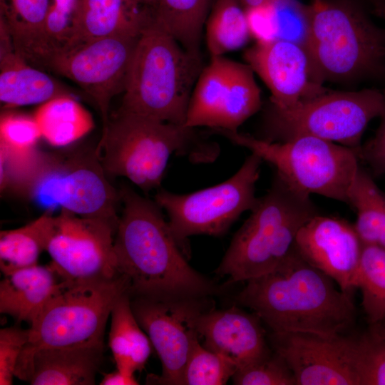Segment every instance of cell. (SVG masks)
<instances>
[{"mask_svg":"<svg viewBox=\"0 0 385 385\" xmlns=\"http://www.w3.org/2000/svg\"><path fill=\"white\" fill-rule=\"evenodd\" d=\"M119 195L123 208L113 248L130 297H207L220 292L188 264L155 201L127 186Z\"/></svg>","mask_w":385,"mask_h":385,"instance_id":"cell-1","label":"cell"},{"mask_svg":"<svg viewBox=\"0 0 385 385\" xmlns=\"http://www.w3.org/2000/svg\"><path fill=\"white\" fill-rule=\"evenodd\" d=\"M307 50L319 81L353 83L385 74V29L354 0H312Z\"/></svg>","mask_w":385,"mask_h":385,"instance_id":"cell-5","label":"cell"},{"mask_svg":"<svg viewBox=\"0 0 385 385\" xmlns=\"http://www.w3.org/2000/svg\"><path fill=\"white\" fill-rule=\"evenodd\" d=\"M41 137L34 117L14 112L1 114L0 147L12 152H26L36 148Z\"/></svg>","mask_w":385,"mask_h":385,"instance_id":"cell-39","label":"cell"},{"mask_svg":"<svg viewBox=\"0 0 385 385\" xmlns=\"http://www.w3.org/2000/svg\"><path fill=\"white\" fill-rule=\"evenodd\" d=\"M259 319L256 314L235 307L222 310L213 308L200 317V341L205 348L225 356L239 369L268 351Z\"/></svg>","mask_w":385,"mask_h":385,"instance_id":"cell-18","label":"cell"},{"mask_svg":"<svg viewBox=\"0 0 385 385\" xmlns=\"http://www.w3.org/2000/svg\"><path fill=\"white\" fill-rule=\"evenodd\" d=\"M53 210H47L29 224L0 232V269L4 275L38 264L46 251L54 225Z\"/></svg>","mask_w":385,"mask_h":385,"instance_id":"cell-26","label":"cell"},{"mask_svg":"<svg viewBox=\"0 0 385 385\" xmlns=\"http://www.w3.org/2000/svg\"><path fill=\"white\" fill-rule=\"evenodd\" d=\"M375 326L376 328H378L379 330L385 333V320L383 322H381L379 323L371 324Z\"/></svg>","mask_w":385,"mask_h":385,"instance_id":"cell-47","label":"cell"},{"mask_svg":"<svg viewBox=\"0 0 385 385\" xmlns=\"http://www.w3.org/2000/svg\"><path fill=\"white\" fill-rule=\"evenodd\" d=\"M101 385H137L138 381L134 375H129L117 369L113 372L105 374L100 383Z\"/></svg>","mask_w":385,"mask_h":385,"instance_id":"cell-43","label":"cell"},{"mask_svg":"<svg viewBox=\"0 0 385 385\" xmlns=\"http://www.w3.org/2000/svg\"><path fill=\"white\" fill-rule=\"evenodd\" d=\"M262 161L252 153L227 180L190 193L158 190L155 202L168 215V225L180 245L193 235L220 236L243 212L252 210L258 198L255 185Z\"/></svg>","mask_w":385,"mask_h":385,"instance_id":"cell-10","label":"cell"},{"mask_svg":"<svg viewBox=\"0 0 385 385\" xmlns=\"http://www.w3.org/2000/svg\"><path fill=\"white\" fill-rule=\"evenodd\" d=\"M251 38L256 43H267L277 40V31L270 3L245 9Z\"/></svg>","mask_w":385,"mask_h":385,"instance_id":"cell-41","label":"cell"},{"mask_svg":"<svg viewBox=\"0 0 385 385\" xmlns=\"http://www.w3.org/2000/svg\"><path fill=\"white\" fill-rule=\"evenodd\" d=\"M354 366L358 385H385V333L375 326L354 339Z\"/></svg>","mask_w":385,"mask_h":385,"instance_id":"cell-34","label":"cell"},{"mask_svg":"<svg viewBox=\"0 0 385 385\" xmlns=\"http://www.w3.org/2000/svg\"><path fill=\"white\" fill-rule=\"evenodd\" d=\"M384 113V91L327 89L284 110L269 107L263 135L258 138L270 142H284L301 136H313L357 152L368 124Z\"/></svg>","mask_w":385,"mask_h":385,"instance_id":"cell-9","label":"cell"},{"mask_svg":"<svg viewBox=\"0 0 385 385\" xmlns=\"http://www.w3.org/2000/svg\"><path fill=\"white\" fill-rule=\"evenodd\" d=\"M356 287L361 290L363 309L371 324L385 320V250L364 245Z\"/></svg>","mask_w":385,"mask_h":385,"instance_id":"cell-32","label":"cell"},{"mask_svg":"<svg viewBox=\"0 0 385 385\" xmlns=\"http://www.w3.org/2000/svg\"><path fill=\"white\" fill-rule=\"evenodd\" d=\"M53 156L29 195L46 210L57 207L81 217L118 222L119 192L106 178L96 151L66 158Z\"/></svg>","mask_w":385,"mask_h":385,"instance_id":"cell-12","label":"cell"},{"mask_svg":"<svg viewBox=\"0 0 385 385\" xmlns=\"http://www.w3.org/2000/svg\"><path fill=\"white\" fill-rule=\"evenodd\" d=\"M194 130L118 111L103 128L95 151L106 173L149 192L160 188L172 155L196 163L217 158L218 145L200 139Z\"/></svg>","mask_w":385,"mask_h":385,"instance_id":"cell-3","label":"cell"},{"mask_svg":"<svg viewBox=\"0 0 385 385\" xmlns=\"http://www.w3.org/2000/svg\"><path fill=\"white\" fill-rule=\"evenodd\" d=\"M49 0H0V24L9 33L16 52L41 69L53 56L46 29Z\"/></svg>","mask_w":385,"mask_h":385,"instance_id":"cell-23","label":"cell"},{"mask_svg":"<svg viewBox=\"0 0 385 385\" xmlns=\"http://www.w3.org/2000/svg\"><path fill=\"white\" fill-rule=\"evenodd\" d=\"M380 118L379 126L374 137L361 145L356 153L359 158L367 163L372 174L376 177L385 174V113Z\"/></svg>","mask_w":385,"mask_h":385,"instance_id":"cell-42","label":"cell"},{"mask_svg":"<svg viewBox=\"0 0 385 385\" xmlns=\"http://www.w3.org/2000/svg\"><path fill=\"white\" fill-rule=\"evenodd\" d=\"M251 38L245 9L240 0H216L205 23L210 57L242 48Z\"/></svg>","mask_w":385,"mask_h":385,"instance_id":"cell-31","label":"cell"},{"mask_svg":"<svg viewBox=\"0 0 385 385\" xmlns=\"http://www.w3.org/2000/svg\"><path fill=\"white\" fill-rule=\"evenodd\" d=\"M294 247L309 264L331 277L344 292L356 288L364 244L354 225L317 214L298 231Z\"/></svg>","mask_w":385,"mask_h":385,"instance_id":"cell-17","label":"cell"},{"mask_svg":"<svg viewBox=\"0 0 385 385\" xmlns=\"http://www.w3.org/2000/svg\"><path fill=\"white\" fill-rule=\"evenodd\" d=\"M237 366L225 356L197 342L186 363L183 385H223L236 372Z\"/></svg>","mask_w":385,"mask_h":385,"instance_id":"cell-35","label":"cell"},{"mask_svg":"<svg viewBox=\"0 0 385 385\" xmlns=\"http://www.w3.org/2000/svg\"><path fill=\"white\" fill-rule=\"evenodd\" d=\"M126 292H129V282L122 274L103 282L65 281L30 325L15 377L29 381L32 359L39 349L104 344L112 308Z\"/></svg>","mask_w":385,"mask_h":385,"instance_id":"cell-7","label":"cell"},{"mask_svg":"<svg viewBox=\"0 0 385 385\" xmlns=\"http://www.w3.org/2000/svg\"><path fill=\"white\" fill-rule=\"evenodd\" d=\"M348 205L356 212L354 225L363 244L385 250V192L361 166L351 187Z\"/></svg>","mask_w":385,"mask_h":385,"instance_id":"cell-29","label":"cell"},{"mask_svg":"<svg viewBox=\"0 0 385 385\" xmlns=\"http://www.w3.org/2000/svg\"><path fill=\"white\" fill-rule=\"evenodd\" d=\"M139 36H115L84 42L56 53L48 65V70L72 81L94 101L103 128L110 118L111 100L123 92Z\"/></svg>","mask_w":385,"mask_h":385,"instance_id":"cell-14","label":"cell"},{"mask_svg":"<svg viewBox=\"0 0 385 385\" xmlns=\"http://www.w3.org/2000/svg\"><path fill=\"white\" fill-rule=\"evenodd\" d=\"M104 344L43 348L34 355L29 383L32 385H93Z\"/></svg>","mask_w":385,"mask_h":385,"instance_id":"cell-22","label":"cell"},{"mask_svg":"<svg viewBox=\"0 0 385 385\" xmlns=\"http://www.w3.org/2000/svg\"><path fill=\"white\" fill-rule=\"evenodd\" d=\"M117 223L61 210L55 216L46 250L51 258L49 265L63 281L69 283L115 278L120 274L113 248Z\"/></svg>","mask_w":385,"mask_h":385,"instance_id":"cell-13","label":"cell"},{"mask_svg":"<svg viewBox=\"0 0 385 385\" xmlns=\"http://www.w3.org/2000/svg\"><path fill=\"white\" fill-rule=\"evenodd\" d=\"M234 61L211 57L202 68L192 90L184 126L212 129L229 83Z\"/></svg>","mask_w":385,"mask_h":385,"instance_id":"cell-27","label":"cell"},{"mask_svg":"<svg viewBox=\"0 0 385 385\" xmlns=\"http://www.w3.org/2000/svg\"><path fill=\"white\" fill-rule=\"evenodd\" d=\"M53 158L36 148L12 152L0 147L1 190L11 188L29 194Z\"/></svg>","mask_w":385,"mask_h":385,"instance_id":"cell-33","label":"cell"},{"mask_svg":"<svg viewBox=\"0 0 385 385\" xmlns=\"http://www.w3.org/2000/svg\"><path fill=\"white\" fill-rule=\"evenodd\" d=\"M319 214L310 195L277 173L270 189L233 236L216 272L230 282H246L274 270L292 249L297 234Z\"/></svg>","mask_w":385,"mask_h":385,"instance_id":"cell-6","label":"cell"},{"mask_svg":"<svg viewBox=\"0 0 385 385\" xmlns=\"http://www.w3.org/2000/svg\"><path fill=\"white\" fill-rule=\"evenodd\" d=\"M209 0H158L152 7L155 22L188 51L200 55Z\"/></svg>","mask_w":385,"mask_h":385,"instance_id":"cell-28","label":"cell"},{"mask_svg":"<svg viewBox=\"0 0 385 385\" xmlns=\"http://www.w3.org/2000/svg\"><path fill=\"white\" fill-rule=\"evenodd\" d=\"M274 334L340 335L355 319L351 294L309 264L293 246L272 271L246 281L237 296Z\"/></svg>","mask_w":385,"mask_h":385,"instance_id":"cell-2","label":"cell"},{"mask_svg":"<svg viewBox=\"0 0 385 385\" xmlns=\"http://www.w3.org/2000/svg\"><path fill=\"white\" fill-rule=\"evenodd\" d=\"M202 68L201 56L185 50L152 16L137 41L118 111L184 125Z\"/></svg>","mask_w":385,"mask_h":385,"instance_id":"cell-4","label":"cell"},{"mask_svg":"<svg viewBox=\"0 0 385 385\" xmlns=\"http://www.w3.org/2000/svg\"><path fill=\"white\" fill-rule=\"evenodd\" d=\"M80 1L49 0L45 29L53 56L74 45L77 36Z\"/></svg>","mask_w":385,"mask_h":385,"instance_id":"cell-36","label":"cell"},{"mask_svg":"<svg viewBox=\"0 0 385 385\" xmlns=\"http://www.w3.org/2000/svg\"><path fill=\"white\" fill-rule=\"evenodd\" d=\"M262 106L255 72L247 63L235 61L214 126L215 130L237 131Z\"/></svg>","mask_w":385,"mask_h":385,"instance_id":"cell-30","label":"cell"},{"mask_svg":"<svg viewBox=\"0 0 385 385\" xmlns=\"http://www.w3.org/2000/svg\"><path fill=\"white\" fill-rule=\"evenodd\" d=\"M64 283L50 265L37 264L4 275L0 282V312L31 325Z\"/></svg>","mask_w":385,"mask_h":385,"instance_id":"cell-21","label":"cell"},{"mask_svg":"<svg viewBox=\"0 0 385 385\" xmlns=\"http://www.w3.org/2000/svg\"><path fill=\"white\" fill-rule=\"evenodd\" d=\"M354 339L343 334H274L272 344L292 370L297 385H358Z\"/></svg>","mask_w":385,"mask_h":385,"instance_id":"cell-15","label":"cell"},{"mask_svg":"<svg viewBox=\"0 0 385 385\" xmlns=\"http://www.w3.org/2000/svg\"><path fill=\"white\" fill-rule=\"evenodd\" d=\"M71 95L58 81L19 55L5 27L0 25V101L6 108L42 104Z\"/></svg>","mask_w":385,"mask_h":385,"instance_id":"cell-19","label":"cell"},{"mask_svg":"<svg viewBox=\"0 0 385 385\" xmlns=\"http://www.w3.org/2000/svg\"><path fill=\"white\" fill-rule=\"evenodd\" d=\"M270 3L277 40L293 42L307 48L310 26L309 5L298 0H273Z\"/></svg>","mask_w":385,"mask_h":385,"instance_id":"cell-38","label":"cell"},{"mask_svg":"<svg viewBox=\"0 0 385 385\" xmlns=\"http://www.w3.org/2000/svg\"><path fill=\"white\" fill-rule=\"evenodd\" d=\"M211 297H130L133 314L162 364L161 374L150 376V382L183 385L189 356L200 342V317L215 307Z\"/></svg>","mask_w":385,"mask_h":385,"instance_id":"cell-11","label":"cell"},{"mask_svg":"<svg viewBox=\"0 0 385 385\" xmlns=\"http://www.w3.org/2000/svg\"><path fill=\"white\" fill-rule=\"evenodd\" d=\"M377 16L385 17V0H364Z\"/></svg>","mask_w":385,"mask_h":385,"instance_id":"cell-44","label":"cell"},{"mask_svg":"<svg viewBox=\"0 0 385 385\" xmlns=\"http://www.w3.org/2000/svg\"><path fill=\"white\" fill-rule=\"evenodd\" d=\"M232 379L236 385H297L285 360L269 350L257 360L237 369Z\"/></svg>","mask_w":385,"mask_h":385,"instance_id":"cell-37","label":"cell"},{"mask_svg":"<svg viewBox=\"0 0 385 385\" xmlns=\"http://www.w3.org/2000/svg\"><path fill=\"white\" fill-rule=\"evenodd\" d=\"M140 3L150 7H153L158 0H138Z\"/></svg>","mask_w":385,"mask_h":385,"instance_id":"cell-46","label":"cell"},{"mask_svg":"<svg viewBox=\"0 0 385 385\" xmlns=\"http://www.w3.org/2000/svg\"><path fill=\"white\" fill-rule=\"evenodd\" d=\"M244 56L269 88L271 108L284 110L327 90L304 46L283 40L256 43Z\"/></svg>","mask_w":385,"mask_h":385,"instance_id":"cell-16","label":"cell"},{"mask_svg":"<svg viewBox=\"0 0 385 385\" xmlns=\"http://www.w3.org/2000/svg\"><path fill=\"white\" fill-rule=\"evenodd\" d=\"M273 0H240L245 9L255 7L271 2Z\"/></svg>","mask_w":385,"mask_h":385,"instance_id":"cell-45","label":"cell"},{"mask_svg":"<svg viewBox=\"0 0 385 385\" xmlns=\"http://www.w3.org/2000/svg\"><path fill=\"white\" fill-rule=\"evenodd\" d=\"M216 131L272 164L294 189L349 204L359 168L355 149L313 136L270 142L238 131Z\"/></svg>","mask_w":385,"mask_h":385,"instance_id":"cell-8","label":"cell"},{"mask_svg":"<svg viewBox=\"0 0 385 385\" xmlns=\"http://www.w3.org/2000/svg\"><path fill=\"white\" fill-rule=\"evenodd\" d=\"M34 118L41 137L56 147L73 143L94 126L91 114L72 95L58 96L41 104Z\"/></svg>","mask_w":385,"mask_h":385,"instance_id":"cell-25","label":"cell"},{"mask_svg":"<svg viewBox=\"0 0 385 385\" xmlns=\"http://www.w3.org/2000/svg\"><path fill=\"white\" fill-rule=\"evenodd\" d=\"M152 16V8L138 0H81L72 47L102 38L139 36Z\"/></svg>","mask_w":385,"mask_h":385,"instance_id":"cell-20","label":"cell"},{"mask_svg":"<svg viewBox=\"0 0 385 385\" xmlns=\"http://www.w3.org/2000/svg\"><path fill=\"white\" fill-rule=\"evenodd\" d=\"M111 318L108 345L116 369L134 375L144 368L153 346L133 314L129 292L117 299Z\"/></svg>","mask_w":385,"mask_h":385,"instance_id":"cell-24","label":"cell"},{"mask_svg":"<svg viewBox=\"0 0 385 385\" xmlns=\"http://www.w3.org/2000/svg\"><path fill=\"white\" fill-rule=\"evenodd\" d=\"M29 331L17 327L0 330V384L11 385L23 348L29 339Z\"/></svg>","mask_w":385,"mask_h":385,"instance_id":"cell-40","label":"cell"}]
</instances>
